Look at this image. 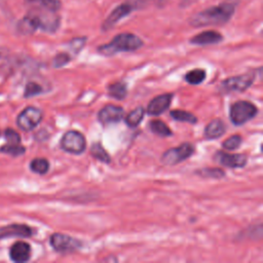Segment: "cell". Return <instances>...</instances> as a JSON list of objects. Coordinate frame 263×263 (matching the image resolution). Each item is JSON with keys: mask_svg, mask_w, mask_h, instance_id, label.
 Returning a JSON list of instances; mask_svg holds the SVG:
<instances>
[{"mask_svg": "<svg viewBox=\"0 0 263 263\" xmlns=\"http://www.w3.org/2000/svg\"><path fill=\"white\" fill-rule=\"evenodd\" d=\"M50 245L59 253H70L80 248L81 242L64 233H53L50 236Z\"/></svg>", "mask_w": 263, "mask_h": 263, "instance_id": "obj_9", "label": "cell"}, {"mask_svg": "<svg viewBox=\"0 0 263 263\" xmlns=\"http://www.w3.org/2000/svg\"><path fill=\"white\" fill-rule=\"evenodd\" d=\"M225 129H226V126L224 122L221 119L216 118L206 125L204 129V137L209 140L218 139L224 135Z\"/></svg>", "mask_w": 263, "mask_h": 263, "instance_id": "obj_16", "label": "cell"}, {"mask_svg": "<svg viewBox=\"0 0 263 263\" xmlns=\"http://www.w3.org/2000/svg\"><path fill=\"white\" fill-rule=\"evenodd\" d=\"M235 6L232 3H221L217 6H212L194 14L189 23L193 27L220 26L230 21L234 14Z\"/></svg>", "mask_w": 263, "mask_h": 263, "instance_id": "obj_1", "label": "cell"}, {"mask_svg": "<svg viewBox=\"0 0 263 263\" xmlns=\"http://www.w3.org/2000/svg\"><path fill=\"white\" fill-rule=\"evenodd\" d=\"M90 154L98 160L105 162V163H109L110 162V156L108 154V152L104 149V147L102 146L101 143H95L92 144V146L90 147Z\"/></svg>", "mask_w": 263, "mask_h": 263, "instance_id": "obj_22", "label": "cell"}, {"mask_svg": "<svg viewBox=\"0 0 263 263\" xmlns=\"http://www.w3.org/2000/svg\"><path fill=\"white\" fill-rule=\"evenodd\" d=\"M38 28V24L36 18L32 13H28L25 15L17 24V31L23 35H29L34 33Z\"/></svg>", "mask_w": 263, "mask_h": 263, "instance_id": "obj_17", "label": "cell"}, {"mask_svg": "<svg viewBox=\"0 0 263 263\" xmlns=\"http://www.w3.org/2000/svg\"><path fill=\"white\" fill-rule=\"evenodd\" d=\"M205 78V71L203 69H193L186 73L185 80L190 84H199Z\"/></svg>", "mask_w": 263, "mask_h": 263, "instance_id": "obj_23", "label": "cell"}, {"mask_svg": "<svg viewBox=\"0 0 263 263\" xmlns=\"http://www.w3.org/2000/svg\"><path fill=\"white\" fill-rule=\"evenodd\" d=\"M0 57H1V53H0Z\"/></svg>", "mask_w": 263, "mask_h": 263, "instance_id": "obj_34", "label": "cell"}, {"mask_svg": "<svg viewBox=\"0 0 263 263\" xmlns=\"http://www.w3.org/2000/svg\"><path fill=\"white\" fill-rule=\"evenodd\" d=\"M256 78V73H245L239 76L229 77L221 83V91L230 92V91H243L249 88Z\"/></svg>", "mask_w": 263, "mask_h": 263, "instance_id": "obj_7", "label": "cell"}, {"mask_svg": "<svg viewBox=\"0 0 263 263\" xmlns=\"http://www.w3.org/2000/svg\"><path fill=\"white\" fill-rule=\"evenodd\" d=\"M171 116L178 121L188 122L191 124H194L197 121V118L192 113L184 110H173L171 111Z\"/></svg>", "mask_w": 263, "mask_h": 263, "instance_id": "obj_24", "label": "cell"}, {"mask_svg": "<svg viewBox=\"0 0 263 263\" xmlns=\"http://www.w3.org/2000/svg\"><path fill=\"white\" fill-rule=\"evenodd\" d=\"M5 138L9 144H20L21 143L20 135L11 128H7L5 130Z\"/></svg>", "mask_w": 263, "mask_h": 263, "instance_id": "obj_31", "label": "cell"}, {"mask_svg": "<svg viewBox=\"0 0 263 263\" xmlns=\"http://www.w3.org/2000/svg\"><path fill=\"white\" fill-rule=\"evenodd\" d=\"M158 1H161V0H158Z\"/></svg>", "mask_w": 263, "mask_h": 263, "instance_id": "obj_33", "label": "cell"}, {"mask_svg": "<svg viewBox=\"0 0 263 263\" xmlns=\"http://www.w3.org/2000/svg\"><path fill=\"white\" fill-rule=\"evenodd\" d=\"M42 92V87L36 82H29L25 88V97L30 98Z\"/></svg>", "mask_w": 263, "mask_h": 263, "instance_id": "obj_29", "label": "cell"}, {"mask_svg": "<svg viewBox=\"0 0 263 263\" xmlns=\"http://www.w3.org/2000/svg\"><path fill=\"white\" fill-rule=\"evenodd\" d=\"M71 60L70 55L66 52H61L59 54L55 55V58L53 59V66L59 68V67H62L64 65H66L67 63H69V61Z\"/></svg>", "mask_w": 263, "mask_h": 263, "instance_id": "obj_30", "label": "cell"}, {"mask_svg": "<svg viewBox=\"0 0 263 263\" xmlns=\"http://www.w3.org/2000/svg\"><path fill=\"white\" fill-rule=\"evenodd\" d=\"M196 174L203 178H214V179H220L224 177V172L221 168L218 167H206L198 171Z\"/></svg>", "mask_w": 263, "mask_h": 263, "instance_id": "obj_26", "label": "cell"}, {"mask_svg": "<svg viewBox=\"0 0 263 263\" xmlns=\"http://www.w3.org/2000/svg\"><path fill=\"white\" fill-rule=\"evenodd\" d=\"M149 127H150V129H151V132L153 134H156V135H158L160 137L172 136L171 128L163 121H161L159 119H155V120L150 121Z\"/></svg>", "mask_w": 263, "mask_h": 263, "instance_id": "obj_21", "label": "cell"}, {"mask_svg": "<svg viewBox=\"0 0 263 263\" xmlns=\"http://www.w3.org/2000/svg\"><path fill=\"white\" fill-rule=\"evenodd\" d=\"M194 153V146L191 143H183L176 148L166 150L161 156V162L166 165H175L189 158Z\"/></svg>", "mask_w": 263, "mask_h": 263, "instance_id": "obj_5", "label": "cell"}, {"mask_svg": "<svg viewBox=\"0 0 263 263\" xmlns=\"http://www.w3.org/2000/svg\"><path fill=\"white\" fill-rule=\"evenodd\" d=\"M85 40L86 38L84 37H80V38H75L70 42V48L72 51H74V53H77L80 51V49H82V47L85 44Z\"/></svg>", "mask_w": 263, "mask_h": 263, "instance_id": "obj_32", "label": "cell"}, {"mask_svg": "<svg viewBox=\"0 0 263 263\" xmlns=\"http://www.w3.org/2000/svg\"><path fill=\"white\" fill-rule=\"evenodd\" d=\"M109 95L116 100H123L126 97L127 88L123 82H115L108 86Z\"/></svg>", "mask_w": 263, "mask_h": 263, "instance_id": "obj_20", "label": "cell"}, {"mask_svg": "<svg viewBox=\"0 0 263 263\" xmlns=\"http://www.w3.org/2000/svg\"><path fill=\"white\" fill-rule=\"evenodd\" d=\"M145 115V110L143 107H137L135 110L128 113L125 117V122L129 127H136L143 120Z\"/></svg>", "mask_w": 263, "mask_h": 263, "instance_id": "obj_19", "label": "cell"}, {"mask_svg": "<svg viewBox=\"0 0 263 263\" xmlns=\"http://www.w3.org/2000/svg\"><path fill=\"white\" fill-rule=\"evenodd\" d=\"M143 46L142 39L132 33H121L116 35L109 43L98 47V51L106 57L114 55L118 52L135 51Z\"/></svg>", "mask_w": 263, "mask_h": 263, "instance_id": "obj_2", "label": "cell"}, {"mask_svg": "<svg viewBox=\"0 0 263 263\" xmlns=\"http://www.w3.org/2000/svg\"><path fill=\"white\" fill-rule=\"evenodd\" d=\"M257 107L248 101H238L231 105L229 118L235 125H241L256 116Z\"/></svg>", "mask_w": 263, "mask_h": 263, "instance_id": "obj_4", "label": "cell"}, {"mask_svg": "<svg viewBox=\"0 0 263 263\" xmlns=\"http://www.w3.org/2000/svg\"><path fill=\"white\" fill-rule=\"evenodd\" d=\"M10 259L17 263L26 262L31 257V247L29 243L25 241H16L14 242L9 250Z\"/></svg>", "mask_w": 263, "mask_h": 263, "instance_id": "obj_13", "label": "cell"}, {"mask_svg": "<svg viewBox=\"0 0 263 263\" xmlns=\"http://www.w3.org/2000/svg\"><path fill=\"white\" fill-rule=\"evenodd\" d=\"M172 99H173L172 93H163L155 97L148 104V107L146 110L147 113L149 115H155V116L160 115L170 107Z\"/></svg>", "mask_w": 263, "mask_h": 263, "instance_id": "obj_12", "label": "cell"}, {"mask_svg": "<svg viewBox=\"0 0 263 263\" xmlns=\"http://www.w3.org/2000/svg\"><path fill=\"white\" fill-rule=\"evenodd\" d=\"M30 167H31V170H32L34 173L43 175V174H45V173L48 171V168H49V163H48L47 159L38 157V158H35V159H33V160L31 161Z\"/></svg>", "mask_w": 263, "mask_h": 263, "instance_id": "obj_25", "label": "cell"}, {"mask_svg": "<svg viewBox=\"0 0 263 263\" xmlns=\"http://www.w3.org/2000/svg\"><path fill=\"white\" fill-rule=\"evenodd\" d=\"M42 111L36 107H27L17 116L16 123L25 132L34 129L42 120Z\"/></svg>", "mask_w": 263, "mask_h": 263, "instance_id": "obj_8", "label": "cell"}, {"mask_svg": "<svg viewBox=\"0 0 263 263\" xmlns=\"http://www.w3.org/2000/svg\"><path fill=\"white\" fill-rule=\"evenodd\" d=\"M240 144H241V137L239 135H233L230 138L226 139L223 142L222 146L226 150H235L240 146Z\"/></svg>", "mask_w": 263, "mask_h": 263, "instance_id": "obj_28", "label": "cell"}, {"mask_svg": "<svg viewBox=\"0 0 263 263\" xmlns=\"http://www.w3.org/2000/svg\"><path fill=\"white\" fill-rule=\"evenodd\" d=\"M0 151L10 154L12 156H18V155H22L23 153H25V148L23 146H21L20 144H9L8 143V144L2 146Z\"/></svg>", "mask_w": 263, "mask_h": 263, "instance_id": "obj_27", "label": "cell"}, {"mask_svg": "<svg viewBox=\"0 0 263 263\" xmlns=\"http://www.w3.org/2000/svg\"><path fill=\"white\" fill-rule=\"evenodd\" d=\"M61 147L68 153L80 154L85 150L86 141L84 136L79 132L69 130L63 136L61 140Z\"/></svg>", "mask_w": 263, "mask_h": 263, "instance_id": "obj_6", "label": "cell"}, {"mask_svg": "<svg viewBox=\"0 0 263 263\" xmlns=\"http://www.w3.org/2000/svg\"><path fill=\"white\" fill-rule=\"evenodd\" d=\"M124 110L115 105H107L98 113V119L102 124L115 123L123 118Z\"/></svg>", "mask_w": 263, "mask_h": 263, "instance_id": "obj_10", "label": "cell"}, {"mask_svg": "<svg viewBox=\"0 0 263 263\" xmlns=\"http://www.w3.org/2000/svg\"><path fill=\"white\" fill-rule=\"evenodd\" d=\"M144 4V1L142 0H129L124 3H121L117 7H115L111 13L106 17L102 25V29L104 31L111 30L121 18L127 16L133 11L139 9Z\"/></svg>", "mask_w": 263, "mask_h": 263, "instance_id": "obj_3", "label": "cell"}, {"mask_svg": "<svg viewBox=\"0 0 263 263\" xmlns=\"http://www.w3.org/2000/svg\"><path fill=\"white\" fill-rule=\"evenodd\" d=\"M32 235V229L24 224H10L0 228V239L7 237H28Z\"/></svg>", "mask_w": 263, "mask_h": 263, "instance_id": "obj_14", "label": "cell"}, {"mask_svg": "<svg viewBox=\"0 0 263 263\" xmlns=\"http://www.w3.org/2000/svg\"><path fill=\"white\" fill-rule=\"evenodd\" d=\"M215 159L222 165L235 168V167H242L247 163V156L243 154H231L226 153L224 151H218L215 155Z\"/></svg>", "mask_w": 263, "mask_h": 263, "instance_id": "obj_11", "label": "cell"}, {"mask_svg": "<svg viewBox=\"0 0 263 263\" xmlns=\"http://www.w3.org/2000/svg\"><path fill=\"white\" fill-rule=\"evenodd\" d=\"M223 40V36L216 31H204L200 34L193 36L190 39V43L195 45H210L217 44Z\"/></svg>", "mask_w": 263, "mask_h": 263, "instance_id": "obj_15", "label": "cell"}, {"mask_svg": "<svg viewBox=\"0 0 263 263\" xmlns=\"http://www.w3.org/2000/svg\"><path fill=\"white\" fill-rule=\"evenodd\" d=\"M26 4L32 8L58 12L61 8L60 0H26Z\"/></svg>", "mask_w": 263, "mask_h": 263, "instance_id": "obj_18", "label": "cell"}]
</instances>
